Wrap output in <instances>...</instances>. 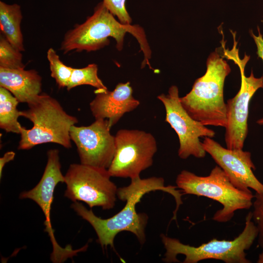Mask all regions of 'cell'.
Here are the masks:
<instances>
[{
  "mask_svg": "<svg viewBox=\"0 0 263 263\" xmlns=\"http://www.w3.org/2000/svg\"><path fill=\"white\" fill-rule=\"evenodd\" d=\"M249 59L244 56L243 59L236 58L235 63L240 69L241 87L236 95L227 101V124L225 127V141L226 148L231 150L243 149L248 133L247 120L250 100L255 92L263 88V76L257 78L252 71L249 76L244 74V68Z\"/></svg>",
  "mask_w": 263,
  "mask_h": 263,
  "instance_id": "obj_11",
  "label": "cell"
},
{
  "mask_svg": "<svg viewBox=\"0 0 263 263\" xmlns=\"http://www.w3.org/2000/svg\"><path fill=\"white\" fill-rule=\"evenodd\" d=\"M161 190L169 193L174 198L176 207L173 216L182 204L183 194L176 187L164 185L162 177H151L141 179L140 177L131 179L127 186L118 188L117 196L119 199L126 201L123 208L112 217L102 219L96 216L92 210H88L78 201L73 202L71 207L82 219L87 221L93 227L97 236V241L101 247L110 245L114 248V239L121 231H129L136 237L139 242L143 244L146 241L145 228L148 216L144 213H137L136 205L143 196L150 191Z\"/></svg>",
  "mask_w": 263,
  "mask_h": 263,
  "instance_id": "obj_1",
  "label": "cell"
},
{
  "mask_svg": "<svg viewBox=\"0 0 263 263\" xmlns=\"http://www.w3.org/2000/svg\"><path fill=\"white\" fill-rule=\"evenodd\" d=\"M157 98L165 107V121L170 125L178 135L179 157L182 159H186L190 156L204 158L207 152L200 138H213L215 135V132L189 115L181 103L176 86H171L167 94H162Z\"/></svg>",
  "mask_w": 263,
  "mask_h": 263,
  "instance_id": "obj_9",
  "label": "cell"
},
{
  "mask_svg": "<svg viewBox=\"0 0 263 263\" xmlns=\"http://www.w3.org/2000/svg\"><path fill=\"white\" fill-rule=\"evenodd\" d=\"M230 71L227 62L217 52L210 54L205 74L195 81L188 94L180 97L182 106L192 118L205 126L225 127L224 86Z\"/></svg>",
  "mask_w": 263,
  "mask_h": 263,
  "instance_id": "obj_3",
  "label": "cell"
},
{
  "mask_svg": "<svg viewBox=\"0 0 263 263\" xmlns=\"http://www.w3.org/2000/svg\"><path fill=\"white\" fill-rule=\"evenodd\" d=\"M202 144L235 187L244 191H249L250 188L256 193L263 194V184L253 171L256 168L250 152L225 148L208 137H205Z\"/></svg>",
  "mask_w": 263,
  "mask_h": 263,
  "instance_id": "obj_13",
  "label": "cell"
},
{
  "mask_svg": "<svg viewBox=\"0 0 263 263\" xmlns=\"http://www.w3.org/2000/svg\"><path fill=\"white\" fill-rule=\"evenodd\" d=\"M177 187L183 194L205 196L216 201L223 207L214 214L212 219L225 223L234 216L235 212L249 209L254 195L250 190L244 191L235 187L224 171L215 166L206 176H201L183 170L176 179Z\"/></svg>",
  "mask_w": 263,
  "mask_h": 263,
  "instance_id": "obj_6",
  "label": "cell"
},
{
  "mask_svg": "<svg viewBox=\"0 0 263 263\" xmlns=\"http://www.w3.org/2000/svg\"><path fill=\"white\" fill-rule=\"evenodd\" d=\"M98 67L95 64H90L82 68H73L68 85V91L78 86L88 85L96 88L95 92L107 90L97 75Z\"/></svg>",
  "mask_w": 263,
  "mask_h": 263,
  "instance_id": "obj_18",
  "label": "cell"
},
{
  "mask_svg": "<svg viewBox=\"0 0 263 263\" xmlns=\"http://www.w3.org/2000/svg\"><path fill=\"white\" fill-rule=\"evenodd\" d=\"M27 104L28 109L20 111V115L30 120L33 127L26 129L22 126L18 149L29 150L48 143L71 148L70 130L77 118L68 114L57 100L46 94H40Z\"/></svg>",
  "mask_w": 263,
  "mask_h": 263,
  "instance_id": "obj_4",
  "label": "cell"
},
{
  "mask_svg": "<svg viewBox=\"0 0 263 263\" xmlns=\"http://www.w3.org/2000/svg\"><path fill=\"white\" fill-rule=\"evenodd\" d=\"M19 103L11 93L0 87V128L7 132L20 133V111L17 109Z\"/></svg>",
  "mask_w": 263,
  "mask_h": 263,
  "instance_id": "obj_17",
  "label": "cell"
},
{
  "mask_svg": "<svg viewBox=\"0 0 263 263\" xmlns=\"http://www.w3.org/2000/svg\"><path fill=\"white\" fill-rule=\"evenodd\" d=\"M254 198L252 220L258 230V244L263 248V194L256 192Z\"/></svg>",
  "mask_w": 263,
  "mask_h": 263,
  "instance_id": "obj_21",
  "label": "cell"
},
{
  "mask_svg": "<svg viewBox=\"0 0 263 263\" xmlns=\"http://www.w3.org/2000/svg\"><path fill=\"white\" fill-rule=\"evenodd\" d=\"M47 58L49 63L51 75L55 79L58 87H67L74 68L64 64L56 51L52 48L48 50Z\"/></svg>",
  "mask_w": 263,
  "mask_h": 263,
  "instance_id": "obj_20",
  "label": "cell"
},
{
  "mask_svg": "<svg viewBox=\"0 0 263 263\" xmlns=\"http://www.w3.org/2000/svg\"><path fill=\"white\" fill-rule=\"evenodd\" d=\"M15 156V153L10 151L6 152L3 157L0 158V177L2 176L3 169L5 165L9 162L13 160Z\"/></svg>",
  "mask_w": 263,
  "mask_h": 263,
  "instance_id": "obj_24",
  "label": "cell"
},
{
  "mask_svg": "<svg viewBox=\"0 0 263 263\" xmlns=\"http://www.w3.org/2000/svg\"><path fill=\"white\" fill-rule=\"evenodd\" d=\"M256 123L259 125L263 126V117L258 119Z\"/></svg>",
  "mask_w": 263,
  "mask_h": 263,
  "instance_id": "obj_26",
  "label": "cell"
},
{
  "mask_svg": "<svg viewBox=\"0 0 263 263\" xmlns=\"http://www.w3.org/2000/svg\"><path fill=\"white\" fill-rule=\"evenodd\" d=\"M257 262L258 263H263V251L259 254Z\"/></svg>",
  "mask_w": 263,
  "mask_h": 263,
  "instance_id": "obj_25",
  "label": "cell"
},
{
  "mask_svg": "<svg viewBox=\"0 0 263 263\" xmlns=\"http://www.w3.org/2000/svg\"><path fill=\"white\" fill-rule=\"evenodd\" d=\"M104 3L99 2L94 14L81 24H75L64 35L59 50L64 54L72 51L77 52L95 51L109 44L110 37L116 42L118 50L122 49L127 33L131 34L139 43L144 56L142 67L150 64L151 51L143 29L137 25L125 24L118 21Z\"/></svg>",
  "mask_w": 263,
  "mask_h": 263,
  "instance_id": "obj_2",
  "label": "cell"
},
{
  "mask_svg": "<svg viewBox=\"0 0 263 263\" xmlns=\"http://www.w3.org/2000/svg\"><path fill=\"white\" fill-rule=\"evenodd\" d=\"M64 183L65 177L61 170L59 151L51 149L47 151V162L42 176L32 189L21 192L19 198L29 199L34 201L41 208L45 217V231L48 233L53 245L51 259L54 263H61L75 255L77 250L71 246L63 248L57 244L51 223V209L54 200L55 188L59 183Z\"/></svg>",
  "mask_w": 263,
  "mask_h": 263,
  "instance_id": "obj_10",
  "label": "cell"
},
{
  "mask_svg": "<svg viewBox=\"0 0 263 263\" xmlns=\"http://www.w3.org/2000/svg\"><path fill=\"white\" fill-rule=\"evenodd\" d=\"M0 87L8 90L19 102L28 103L41 94L42 78L34 69L0 68Z\"/></svg>",
  "mask_w": 263,
  "mask_h": 263,
  "instance_id": "obj_15",
  "label": "cell"
},
{
  "mask_svg": "<svg viewBox=\"0 0 263 263\" xmlns=\"http://www.w3.org/2000/svg\"><path fill=\"white\" fill-rule=\"evenodd\" d=\"M64 196L73 202L85 203L90 208H113L117 189L108 169L80 164L70 165L65 175Z\"/></svg>",
  "mask_w": 263,
  "mask_h": 263,
  "instance_id": "obj_7",
  "label": "cell"
},
{
  "mask_svg": "<svg viewBox=\"0 0 263 263\" xmlns=\"http://www.w3.org/2000/svg\"><path fill=\"white\" fill-rule=\"evenodd\" d=\"M126 0H103V2L113 15L116 16L119 21L125 24H130L132 19L126 8Z\"/></svg>",
  "mask_w": 263,
  "mask_h": 263,
  "instance_id": "obj_22",
  "label": "cell"
},
{
  "mask_svg": "<svg viewBox=\"0 0 263 263\" xmlns=\"http://www.w3.org/2000/svg\"><path fill=\"white\" fill-rule=\"evenodd\" d=\"M96 95L90 108L95 120L106 119L112 128L123 115L135 109L140 104L132 95L130 83H118L113 91L95 92Z\"/></svg>",
  "mask_w": 263,
  "mask_h": 263,
  "instance_id": "obj_14",
  "label": "cell"
},
{
  "mask_svg": "<svg viewBox=\"0 0 263 263\" xmlns=\"http://www.w3.org/2000/svg\"><path fill=\"white\" fill-rule=\"evenodd\" d=\"M115 136V152L108 169L111 177H140L151 167L157 150L156 141L150 132L139 130L121 129Z\"/></svg>",
  "mask_w": 263,
  "mask_h": 263,
  "instance_id": "obj_8",
  "label": "cell"
},
{
  "mask_svg": "<svg viewBox=\"0 0 263 263\" xmlns=\"http://www.w3.org/2000/svg\"><path fill=\"white\" fill-rule=\"evenodd\" d=\"M0 68L12 70L24 69L21 51L14 47L5 37L0 36Z\"/></svg>",
  "mask_w": 263,
  "mask_h": 263,
  "instance_id": "obj_19",
  "label": "cell"
},
{
  "mask_svg": "<svg viewBox=\"0 0 263 263\" xmlns=\"http://www.w3.org/2000/svg\"><path fill=\"white\" fill-rule=\"evenodd\" d=\"M258 235V230L252 221V212L245 217L243 231L233 240L213 239L196 247L161 234L160 237L166 250L163 261L166 263L179 262L177 256L183 254L185 256L183 263H197L207 259L221 260L225 263H250L245 251L251 247Z\"/></svg>",
  "mask_w": 263,
  "mask_h": 263,
  "instance_id": "obj_5",
  "label": "cell"
},
{
  "mask_svg": "<svg viewBox=\"0 0 263 263\" xmlns=\"http://www.w3.org/2000/svg\"><path fill=\"white\" fill-rule=\"evenodd\" d=\"M258 30L259 35L256 36L255 35L252 31H250V34L251 37L254 40L257 48V54L259 57L261 58L263 60V37L261 34L259 27L258 26Z\"/></svg>",
  "mask_w": 263,
  "mask_h": 263,
  "instance_id": "obj_23",
  "label": "cell"
},
{
  "mask_svg": "<svg viewBox=\"0 0 263 263\" xmlns=\"http://www.w3.org/2000/svg\"><path fill=\"white\" fill-rule=\"evenodd\" d=\"M106 119H96L88 126H72L71 140L77 148L82 164L108 169L115 152V136Z\"/></svg>",
  "mask_w": 263,
  "mask_h": 263,
  "instance_id": "obj_12",
  "label": "cell"
},
{
  "mask_svg": "<svg viewBox=\"0 0 263 263\" xmlns=\"http://www.w3.org/2000/svg\"><path fill=\"white\" fill-rule=\"evenodd\" d=\"M22 14L19 5L7 4L0 1V29L5 38L14 47L22 52L25 50L20 24Z\"/></svg>",
  "mask_w": 263,
  "mask_h": 263,
  "instance_id": "obj_16",
  "label": "cell"
}]
</instances>
